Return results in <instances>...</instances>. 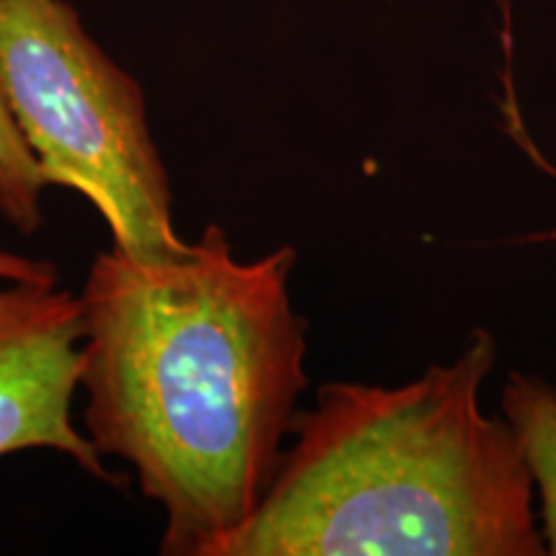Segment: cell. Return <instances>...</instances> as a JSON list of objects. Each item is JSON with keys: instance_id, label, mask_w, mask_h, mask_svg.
<instances>
[{"instance_id": "6da1fadb", "label": "cell", "mask_w": 556, "mask_h": 556, "mask_svg": "<svg viewBox=\"0 0 556 556\" xmlns=\"http://www.w3.org/2000/svg\"><path fill=\"white\" fill-rule=\"evenodd\" d=\"M291 245L238 261L208 225L170 261L96 255L80 294L83 422L163 507L160 554L217 556L258 510L309 384Z\"/></svg>"}, {"instance_id": "7a4b0ae2", "label": "cell", "mask_w": 556, "mask_h": 556, "mask_svg": "<svg viewBox=\"0 0 556 556\" xmlns=\"http://www.w3.org/2000/svg\"><path fill=\"white\" fill-rule=\"evenodd\" d=\"M497 343L400 387L328 381L294 446L217 556H541L516 430L479 409Z\"/></svg>"}, {"instance_id": "3957f363", "label": "cell", "mask_w": 556, "mask_h": 556, "mask_svg": "<svg viewBox=\"0 0 556 556\" xmlns=\"http://www.w3.org/2000/svg\"><path fill=\"white\" fill-rule=\"evenodd\" d=\"M0 86L47 186L78 191L135 261H170L168 170L139 83L88 37L65 0H0Z\"/></svg>"}, {"instance_id": "277c9868", "label": "cell", "mask_w": 556, "mask_h": 556, "mask_svg": "<svg viewBox=\"0 0 556 556\" xmlns=\"http://www.w3.org/2000/svg\"><path fill=\"white\" fill-rule=\"evenodd\" d=\"M80 366V296L34 283L0 287V456L50 448L101 482L127 486L129 479L103 467L90 438L73 426Z\"/></svg>"}, {"instance_id": "5b68a950", "label": "cell", "mask_w": 556, "mask_h": 556, "mask_svg": "<svg viewBox=\"0 0 556 556\" xmlns=\"http://www.w3.org/2000/svg\"><path fill=\"white\" fill-rule=\"evenodd\" d=\"M503 407L526 454L533 484H539L546 552L556 554V389L544 379L510 374Z\"/></svg>"}, {"instance_id": "8992f818", "label": "cell", "mask_w": 556, "mask_h": 556, "mask_svg": "<svg viewBox=\"0 0 556 556\" xmlns=\"http://www.w3.org/2000/svg\"><path fill=\"white\" fill-rule=\"evenodd\" d=\"M47 180L0 86V217L21 235H34L45 225Z\"/></svg>"}, {"instance_id": "52a82bcc", "label": "cell", "mask_w": 556, "mask_h": 556, "mask_svg": "<svg viewBox=\"0 0 556 556\" xmlns=\"http://www.w3.org/2000/svg\"><path fill=\"white\" fill-rule=\"evenodd\" d=\"M58 268L50 261L26 258L0 248V283H34V287H58Z\"/></svg>"}, {"instance_id": "ba28073f", "label": "cell", "mask_w": 556, "mask_h": 556, "mask_svg": "<svg viewBox=\"0 0 556 556\" xmlns=\"http://www.w3.org/2000/svg\"><path fill=\"white\" fill-rule=\"evenodd\" d=\"M548 240H556V229H554V232H552V235H548Z\"/></svg>"}]
</instances>
